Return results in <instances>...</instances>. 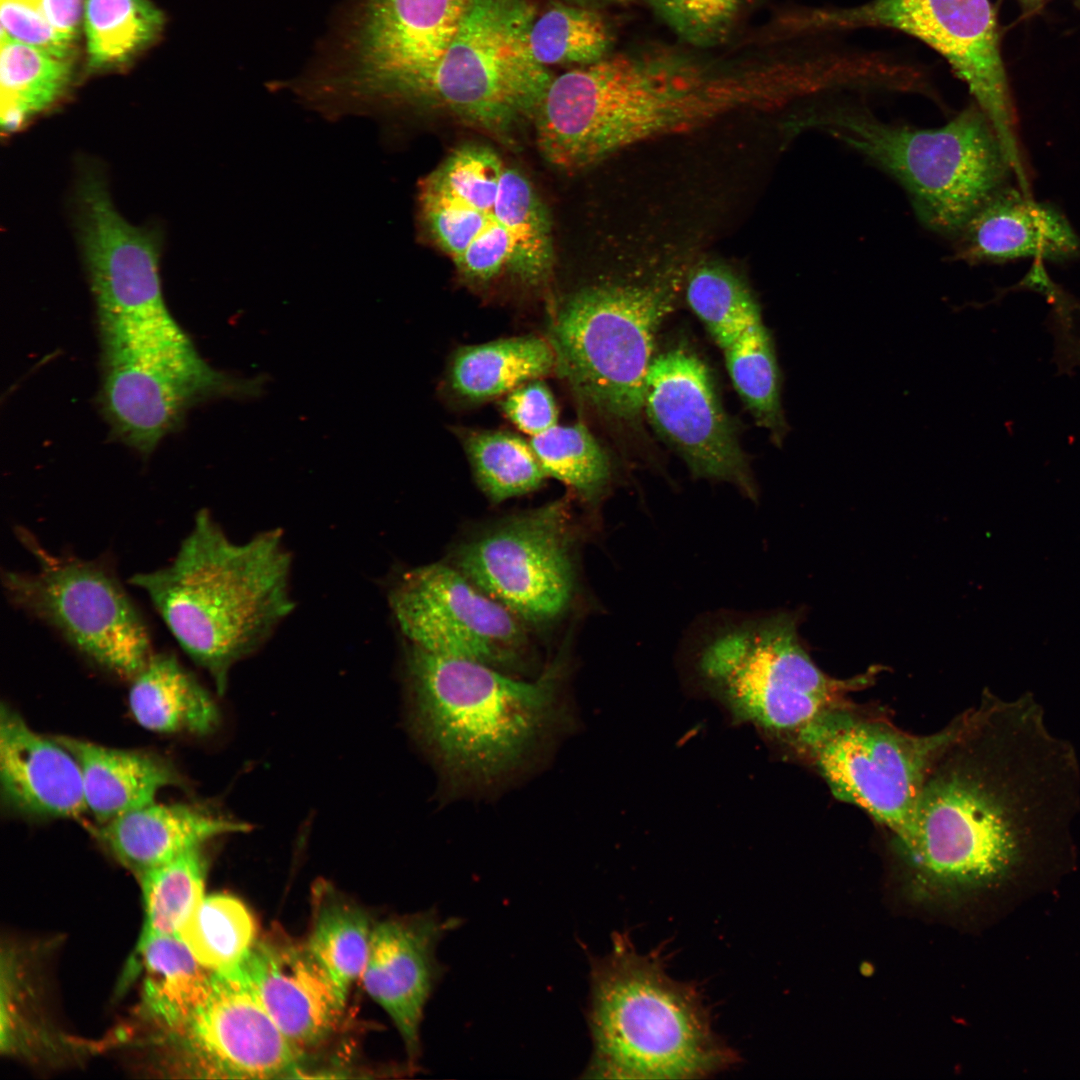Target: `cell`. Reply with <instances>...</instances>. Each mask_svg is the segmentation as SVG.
I'll return each mask as SVG.
<instances>
[{"label": "cell", "mask_w": 1080, "mask_h": 1080, "mask_svg": "<svg viewBox=\"0 0 1080 1080\" xmlns=\"http://www.w3.org/2000/svg\"><path fill=\"white\" fill-rule=\"evenodd\" d=\"M458 924L456 918L429 910L374 926L362 983L392 1019L411 1064L420 1054L426 1003L443 971L437 945Z\"/></svg>", "instance_id": "cell-19"}, {"label": "cell", "mask_w": 1080, "mask_h": 1080, "mask_svg": "<svg viewBox=\"0 0 1080 1080\" xmlns=\"http://www.w3.org/2000/svg\"><path fill=\"white\" fill-rule=\"evenodd\" d=\"M419 217L432 241L456 261L495 218L448 200L418 194Z\"/></svg>", "instance_id": "cell-41"}, {"label": "cell", "mask_w": 1080, "mask_h": 1080, "mask_svg": "<svg viewBox=\"0 0 1080 1080\" xmlns=\"http://www.w3.org/2000/svg\"><path fill=\"white\" fill-rule=\"evenodd\" d=\"M16 535L36 568L3 572L8 600L55 630L91 663L130 681L154 652L141 613L111 568L98 560L54 554L26 528L17 527Z\"/></svg>", "instance_id": "cell-12"}, {"label": "cell", "mask_w": 1080, "mask_h": 1080, "mask_svg": "<svg viewBox=\"0 0 1080 1080\" xmlns=\"http://www.w3.org/2000/svg\"><path fill=\"white\" fill-rule=\"evenodd\" d=\"M388 602L409 644L427 652L502 669L526 650L521 619L454 567L434 563L405 571L391 585Z\"/></svg>", "instance_id": "cell-15"}, {"label": "cell", "mask_w": 1080, "mask_h": 1080, "mask_svg": "<svg viewBox=\"0 0 1080 1080\" xmlns=\"http://www.w3.org/2000/svg\"><path fill=\"white\" fill-rule=\"evenodd\" d=\"M129 682L130 711L147 730L207 735L219 724L211 695L171 653L154 652Z\"/></svg>", "instance_id": "cell-25"}, {"label": "cell", "mask_w": 1080, "mask_h": 1080, "mask_svg": "<svg viewBox=\"0 0 1080 1080\" xmlns=\"http://www.w3.org/2000/svg\"><path fill=\"white\" fill-rule=\"evenodd\" d=\"M143 1010L168 1039L180 1035L207 998L211 970L176 936H141Z\"/></svg>", "instance_id": "cell-26"}, {"label": "cell", "mask_w": 1080, "mask_h": 1080, "mask_svg": "<svg viewBox=\"0 0 1080 1080\" xmlns=\"http://www.w3.org/2000/svg\"><path fill=\"white\" fill-rule=\"evenodd\" d=\"M77 200L81 247L99 322L170 316L161 289L156 235L120 215L94 169L80 177Z\"/></svg>", "instance_id": "cell-18"}, {"label": "cell", "mask_w": 1080, "mask_h": 1080, "mask_svg": "<svg viewBox=\"0 0 1080 1080\" xmlns=\"http://www.w3.org/2000/svg\"><path fill=\"white\" fill-rule=\"evenodd\" d=\"M0 40L19 42L53 57L72 60L73 41L51 26L39 0H1Z\"/></svg>", "instance_id": "cell-42"}, {"label": "cell", "mask_w": 1080, "mask_h": 1080, "mask_svg": "<svg viewBox=\"0 0 1080 1080\" xmlns=\"http://www.w3.org/2000/svg\"><path fill=\"white\" fill-rule=\"evenodd\" d=\"M260 1002L301 1052L323 1044L341 1020L345 999L307 944L256 940L239 963Z\"/></svg>", "instance_id": "cell-20"}, {"label": "cell", "mask_w": 1080, "mask_h": 1080, "mask_svg": "<svg viewBox=\"0 0 1080 1080\" xmlns=\"http://www.w3.org/2000/svg\"><path fill=\"white\" fill-rule=\"evenodd\" d=\"M1023 1L1032 3V2H1039L1040 0H1023Z\"/></svg>", "instance_id": "cell-46"}, {"label": "cell", "mask_w": 1080, "mask_h": 1080, "mask_svg": "<svg viewBox=\"0 0 1080 1080\" xmlns=\"http://www.w3.org/2000/svg\"><path fill=\"white\" fill-rule=\"evenodd\" d=\"M553 370L556 356L548 339L526 335L459 348L451 360L448 380L457 396L480 402Z\"/></svg>", "instance_id": "cell-27"}, {"label": "cell", "mask_w": 1080, "mask_h": 1080, "mask_svg": "<svg viewBox=\"0 0 1080 1080\" xmlns=\"http://www.w3.org/2000/svg\"><path fill=\"white\" fill-rule=\"evenodd\" d=\"M244 823L186 803L156 801L96 825L102 846L137 878L217 836L247 831Z\"/></svg>", "instance_id": "cell-23"}, {"label": "cell", "mask_w": 1080, "mask_h": 1080, "mask_svg": "<svg viewBox=\"0 0 1080 1080\" xmlns=\"http://www.w3.org/2000/svg\"><path fill=\"white\" fill-rule=\"evenodd\" d=\"M504 167L492 148L462 145L420 181L418 194L493 212Z\"/></svg>", "instance_id": "cell-39"}, {"label": "cell", "mask_w": 1080, "mask_h": 1080, "mask_svg": "<svg viewBox=\"0 0 1080 1080\" xmlns=\"http://www.w3.org/2000/svg\"><path fill=\"white\" fill-rule=\"evenodd\" d=\"M72 60L53 57L34 47L1 42L0 120L3 134L18 132L36 115L52 107L67 91Z\"/></svg>", "instance_id": "cell-28"}, {"label": "cell", "mask_w": 1080, "mask_h": 1080, "mask_svg": "<svg viewBox=\"0 0 1080 1080\" xmlns=\"http://www.w3.org/2000/svg\"><path fill=\"white\" fill-rule=\"evenodd\" d=\"M590 984L585 1077L693 1079L736 1063L700 991L673 979L661 952L641 954L616 933L610 952L592 961Z\"/></svg>", "instance_id": "cell-3"}, {"label": "cell", "mask_w": 1080, "mask_h": 1080, "mask_svg": "<svg viewBox=\"0 0 1080 1080\" xmlns=\"http://www.w3.org/2000/svg\"><path fill=\"white\" fill-rule=\"evenodd\" d=\"M464 448L476 480L493 502L539 488L548 477L529 442L507 431H472Z\"/></svg>", "instance_id": "cell-37"}, {"label": "cell", "mask_w": 1080, "mask_h": 1080, "mask_svg": "<svg viewBox=\"0 0 1080 1080\" xmlns=\"http://www.w3.org/2000/svg\"><path fill=\"white\" fill-rule=\"evenodd\" d=\"M455 568L519 619H556L575 588L567 501L518 514L471 538L457 550Z\"/></svg>", "instance_id": "cell-14"}, {"label": "cell", "mask_w": 1080, "mask_h": 1080, "mask_svg": "<svg viewBox=\"0 0 1080 1080\" xmlns=\"http://www.w3.org/2000/svg\"><path fill=\"white\" fill-rule=\"evenodd\" d=\"M614 1H625V0H614Z\"/></svg>", "instance_id": "cell-47"}, {"label": "cell", "mask_w": 1080, "mask_h": 1080, "mask_svg": "<svg viewBox=\"0 0 1080 1080\" xmlns=\"http://www.w3.org/2000/svg\"><path fill=\"white\" fill-rule=\"evenodd\" d=\"M800 23L818 30L885 27L926 43L966 84L994 127L1016 178L1026 177L998 26L989 0H871L852 8L816 9Z\"/></svg>", "instance_id": "cell-13"}, {"label": "cell", "mask_w": 1080, "mask_h": 1080, "mask_svg": "<svg viewBox=\"0 0 1080 1080\" xmlns=\"http://www.w3.org/2000/svg\"><path fill=\"white\" fill-rule=\"evenodd\" d=\"M239 963L212 972L207 998L184 1031L170 1040L200 1077H302L304 1053L272 1020Z\"/></svg>", "instance_id": "cell-17"}, {"label": "cell", "mask_w": 1080, "mask_h": 1080, "mask_svg": "<svg viewBox=\"0 0 1080 1080\" xmlns=\"http://www.w3.org/2000/svg\"><path fill=\"white\" fill-rule=\"evenodd\" d=\"M698 671L737 720L789 749L818 718L870 686L878 669L829 676L803 647L796 619L780 613L720 628L702 646Z\"/></svg>", "instance_id": "cell-8"}, {"label": "cell", "mask_w": 1080, "mask_h": 1080, "mask_svg": "<svg viewBox=\"0 0 1080 1080\" xmlns=\"http://www.w3.org/2000/svg\"><path fill=\"white\" fill-rule=\"evenodd\" d=\"M687 274L672 268L596 281L553 308L547 339L556 371L578 400L609 424L641 432L656 339Z\"/></svg>", "instance_id": "cell-5"}, {"label": "cell", "mask_w": 1080, "mask_h": 1080, "mask_svg": "<svg viewBox=\"0 0 1080 1080\" xmlns=\"http://www.w3.org/2000/svg\"><path fill=\"white\" fill-rule=\"evenodd\" d=\"M207 860L201 847L191 849L138 877L145 921L141 936L178 937L204 896Z\"/></svg>", "instance_id": "cell-36"}, {"label": "cell", "mask_w": 1080, "mask_h": 1080, "mask_svg": "<svg viewBox=\"0 0 1080 1080\" xmlns=\"http://www.w3.org/2000/svg\"><path fill=\"white\" fill-rule=\"evenodd\" d=\"M535 17L528 0H467L424 104L510 140L534 120L554 78L531 53Z\"/></svg>", "instance_id": "cell-11"}, {"label": "cell", "mask_w": 1080, "mask_h": 1080, "mask_svg": "<svg viewBox=\"0 0 1080 1080\" xmlns=\"http://www.w3.org/2000/svg\"><path fill=\"white\" fill-rule=\"evenodd\" d=\"M925 777L908 838L893 842L907 880L937 895L1001 888L1070 858L1080 813L1074 746L1025 693L986 690Z\"/></svg>", "instance_id": "cell-1"}, {"label": "cell", "mask_w": 1080, "mask_h": 1080, "mask_svg": "<svg viewBox=\"0 0 1080 1080\" xmlns=\"http://www.w3.org/2000/svg\"><path fill=\"white\" fill-rule=\"evenodd\" d=\"M501 408L520 431L531 437L558 424L555 399L547 385L539 379L523 383L510 391Z\"/></svg>", "instance_id": "cell-44"}, {"label": "cell", "mask_w": 1080, "mask_h": 1080, "mask_svg": "<svg viewBox=\"0 0 1080 1080\" xmlns=\"http://www.w3.org/2000/svg\"><path fill=\"white\" fill-rule=\"evenodd\" d=\"M101 404L113 433L147 455L195 404L238 392L211 368L170 315L99 323Z\"/></svg>", "instance_id": "cell-10"}, {"label": "cell", "mask_w": 1080, "mask_h": 1080, "mask_svg": "<svg viewBox=\"0 0 1080 1080\" xmlns=\"http://www.w3.org/2000/svg\"><path fill=\"white\" fill-rule=\"evenodd\" d=\"M684 291L689 307L722 351L762 317L747 282L719 261H703L693 266L688 271Z\"/></svg>", "instance_id": "cell-32"}, {"label": "cell", "mask_w": 1080, "mask_h": 1080, "mask_svg": "<svg viewBox=\"0 0 1080 1080\" xmlns=\"http://www.w3.org/2000/svg\"><path fill=\"white\" fill-rule=\"evenodd\" d=\"M643 416L695 478L726 482L757 498L736 428L709 367L695 352L677 346L655 355L645 380Z\"/></svg>", "instance_id": "cell-16"}, {"label": "cell", "mask_w": 1080, "mask_h": 1080, "mask_svg": "<svg viewBox=\"0 0 1080 1080\" xmlns=\"http://www.w3.org/2000/svg\"><path fill=\"white\" fill-rule=\"evenodd\" d=\"M319 896L306 944L346 1000L364 971L374 926L359 906L328 889Z\"/></svg>", "instance_id": "cell-31"}, {"label": "cell", "mask_w": 1080, "mask_h": 1080, "mask_svg": "<svg viewBox=\"0 0 1080 1080\" xmlns=\"http://www.w3.org/2000/svg\"><path fill=\"white\" fill-rule=\"evenodd\" d=\"M54 738L79 765L87 812L97 825L156 801L158 792L166 787L184 785L175 765L157 753L113 748L75 737Z\"/></svg>", "instance_id": "cell-24"}, {"label": "cell", "mask_w": 1080, "mask_h": 1080, "mask_svg": "<svg viewBox=\"0 0 1080 1080\" xmlns=\"http://www.w3.org/2000/svg\"><path fill=\"white\" fill-rule=\"evenodd\" d=\"M953 240L951 260L969 264L1020 258L1067 261L1080 256V238L1067 218L1018 185L995 193Z\"/></svg>", "instance_id": "cell-22"}, {"label": "cell", "mask_w": 1080, "mask_h": 1080, "mask_svg": "<svg viewBox=\"0 0 1080 1080\" xmlns=\"http://www.w3.org/2000/svg\"><path fill=\"white\" fill-rule=\"evenodd\" d=\"M84 25L89 65L120 66L149 45L163 26V16L147 0H85Z\"/></svg>", "instance_id": "cell-33"}, {"label": "cell", "mask_w": 1080, "mask_h": 1080, "mask_svg": "<svg viewBox=\"0 0 1080 1080\" xmlns=\"http://www.w3.org/2000/svg\"><path fill=\"white\" fill-rule=\"evenodd\" d=\"M916 735L878 709L852 701L813 722L789 748L809 763L839 800L865 811L892 834L911 832L918 798L938 751L953 731Z\"/></svg>", "instance_id": "cell-9"}, {"label": "cell", "mask_w": 1080, "mask_h": 1080, "mask_svg": "<svg viewBox=\"0 0 1080 1080\" xmlns=\"http://www.w3.org/2000/svg\"><path fill=\"white\" fill-rule=\"evenodd\" d=\"M467 0H355L322 64L297 80L326 118L424 104Z\"/></svg>", "instance_id": "cell-7"}, {"label": "cell", "mask_w": 1080, "mask_h": 1080, "mask_svg": "<svg viewBox=\"0 0 1080 1080\" xmlns=\"http://www.w3.org/2000/svg\"><path fill=\"white\" fill-rule=\"evenodd\" d=\"M529 443L547 476L575 491L583 500L597 501L613 477L606 449L583 423L555 425Z\"/></svg>", "instance_id": "cell-35"}, {"label": "cell", "mask_w": 1080, "mask_h": 1080, "mask_svg": "<svg viewBox=\"0 0 1080 1080\" xmlns=\"http://www.w3.org/2000/svg\"><path fill=\"white\" fill-rule=\"evenodd\" d=\"M493 212L512 238L509 271L525 285L544 283L554 258L550 221L531 183L516 168L504 167Z\"/></svg>", "instance_id": "cell-29"}, {"label": "cell", "mask_w": 1080, "mask_h": 1080, "mask_svg": "<svg viewBox=\"0 0 1080 1080\" xmlns=\"http://www.w3.org/2000/svg\"><path fill=\"white\" fill-rule=\"evenodd\" d=\"M677 35L698 48L722 43L730 33L742 0H646Z\"/></svg>", "instance_id": "cell-40"}, {"label": "cell", "mask_w": 1080, "mask_h": 1080, "mask_svg": "<svg viewBox=\"0 0 1080 1080\" xmlns=\"http://www.w3.org/2000/svg\"><path fill=\"white\" fill-rule=\"evenodd\" d=\"M610 42L608 28L597 13L564 4L535 17L529 32L531 53L546 67L592 64L606 57Z\"/></svg>", "instance_id": "cell-38"}, {"label": "cell", "mask_w": 1080, "mask_h": 1080, "mask_svg": "<svg viewBox=\"0 0 1080 1080\" xmlns=\"http://www.w3.org/2000/svg\"><path fill=\"white\" fill-rule=\"evenodd\" d=\"M805 122L893 177L921 223L952 239L1014 176L994 127L976 104L939 128L889 123L866 110L841 107L815 112Z\"/></svg>", "instance_id": "cell-6"}, {"label": "cell", "mask_w": 1080, "mask_h": 1080, "mask_svg": "<svg viewBox=\"0 0 1080 1080\" xmlns=\"http://www.w3.org/2000/svg\"><path fill=\"white\" fill-rule=\"evenodd\" d=\"M178 938L211 971L237 965L256 938V925L247 907L226 894L204 897L179 931Z\"/></svg>", "instance_id": "cell-34"}, {"label": "cell", "mask_w": 1080, "mask_h": 1080, "mask_svg": "<svg viewBox=\"0 0 1080 1080\" xmlns=\"http://www.w3.org/2000/svg\"><path fill=\"white\" fill-rule=\"evenodd\" d=\"M0 790L5 807L21 816L65 819L87 812L74 756L6 704L0 711Z\"/></svg>", "instance_id": "cell-21"}, {"label": "cell", "mask_w": 1080, "mask_h": 1080, "mask_svg": "<svg viewBox=\"0 0 1080 1080\" xmlns=\"http://www.w3.org/2000/svg\"><path fill=\"white\" fill-rule=\"evenodd\" d=\"M40 9L51 26L74 42L83 13L82 0H39Z\"/></svg>", "instance_id": "cell-45"}, {"label": "cell", "mask_w": 1080, "mask_h": 1080, "mask_svg": "<svg viewBox=\"0 0 1080 1080\" xmlns=\"http://www.w3.org/2000/svg\"><path fill=\"white\" fill-rule=\"evenodd\" d=\"M732 383L756 423L781 446L788 424L782 406V377L773 338L762 317L724 351Z\"/></svg>", "instance_id": "cell-30"}, {"label": "cell", "mask_w": 1080, "mask_h": 1080, "mask_svg": "<svg viewBox=\"0 0 1080 1080\" xmlns=\"http://www.w3.org/2000/svg\"><path fill=\"white\" fill-rule=\"evenodd\" d=\"M406 669L420 736L448 776L465 784H489L510 772L560 712V660L527 682L409 644Z\"/></svg>", "instance_id": "cell-4"}, {"label": "cell", "mask_w": 1080, "mask_h": 1080, "mask_svg": "<svg viewBox=\"0 0 1080 1080\" xmlns=\"http://www.w3.org/2000/svg\"><path fill=\"white\" fill-rule=\"evenodd\" d=\"M291 567L280 529L238 543L202 510L168 565L129 582L145 592L182 650L223 693L232 666L293 611Z\"/></svg>", "instance_id": "cell-2"}, {"label": "cell", "mask_w": 1080, "mask_h": 1080, "mask_svg": "<svg viewBox=\"0 0 1080 1080\" xmlns=\"http://www.w3.org/2000/svg\"><path fill=\"white\" fill-rule=\"evenodd\" d=\"M512 250L509 232L494 218L454 263L466 280L486 283L508 266Z\"/></svg>", "instance_id": "cell-43"}]
</instances>
